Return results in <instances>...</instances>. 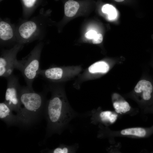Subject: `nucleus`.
Wrapping results in <instances>:
<instances>
[{"label": "nucleus", "mask_w": 153, "mask_h": 153, "mask_svg": "<svg viewBox=\"0 0 153 153\" xmlns=\"http://www.w3.org/2000/svg\"><path fill=\"white\" fill-rule=\"evenodd\" d=\"M44 92H35L33 88L21 86L19 99L21 104L18 119L19 126L28 128L38 122L43 116L46 99Z\"/></svg>", "instance_id": "1"}, {"label": "nucleus", "mask_w": 153, "mask_h": 153, "mask_svg": "<svg viewBox=\"0 0 153 153\" xmlns=\"http://www.w3.org/2000/svg\"><path fill=\"white\" fill-rule=\"evenodd\" d=\"M51 98L46 100L43 116L47 121L46 137H49L54 133H60L68 121V108L60 92H53Z\"/></svg>", "instance_id": "2"}, {"label": "nucleus", "mask_w": 153, "mask_h": 153, "mask_svg": "<svg viewBox=\"0 0 153 153\" xmlns=\"http://www.w3.org/2000/svg\"><path fill=\"white\" fill-rule=\"evenodd\" d=\"M14 67L21 72L27 86L33 88V82L38 75V73L41 69L39 51L35 50L21 60L16 59Z\"/></svg>", "instance_id": "3"}, {"label": "nucleus", "mask_w": 153, "mask_h": 153, "mask_svg": "<svg viewBox=\"0 0 153 153\" xmlns=\"http://www.w3.org/2000/svg\"><path fill=\"white\" fill-rule=\"evenodd\" d=\"M6 78L7 86L4 102L13 112L16 113L18 119L21 108L19 99V91L21 86L19 84L18 77L13 74Z\"/></svg>", "instance_id": "4"}, {"label": "nucleus", "mask_w": 153, "mask_h": 153, "mask_svg": "<svg viewBox=\"0 0 153 153\" xmlns=\"http://www.w3.org/2000/svg\"><path fill=\"white\" fill-rule=\"evenodd\" d=\"M16 51L14 50L2 54L0 57V76L8 77L12 74L16 60Z\"/></svg>", "instance_id": "5"}, {"label": "nucleus", "mask_w": 153, "mask_h": 153, "mask_svg": "<svg viewBox=\"0 0 153 153\" xmlns=\"http://www.w3.org/2000/svg\"><path fill=\"white\" fill-rule=\"evenodd\" d=\"M134 91L137 94H141L143 100L150 102L153 97V83L150 80H141L135 86Z\"/></svg>", "instance_id": "6"}, {"label": "nucleus", "mask_w": 153, "mask_h": 153, "mask_svg": "<svg viewBox=\"0 0 153 153\" xmlns=\"http://www.w3.org/2000/svg\"><path fill=\"white\" fill-rule=\"evenodd\" d=\"M0 118L8 126L19 125L17 116L4 101L0 103Z\"/></svg>", "instance_id": "7"}, {"label": "nucleus", "mask_w": 153, "mask_h": 153, "mask_svg": "<svg viewBox=\"0 0 153 153\" xmlns=\"http://www.w3.org/2000/svg\"><path fill=\"white\" fill-rule=\"evenodd\" d=\"M63 69L61 67H53L46 69H40L38 75L44 79L51 80H58L63 77Z\"/></svg>", "instance_id": "8"}, {"label": "nucleus", "mask_w": 153, "mask_h": 153, "mask_svg": "<svg viewBox=\"0 0 153 153\" xmlns=\"http://www.w3.org/2000/svg\"><path fill=\"white\" fill-rule=\"evenodd\" d=\"M112 98L113 107L117 113H124L130 110L131 107L128 103L118 94H113Z\"/></svg>", "instance_id": "9"}, {"label": "nucleus", "mask_w": 153, "mask_h": 153, "mask_svg": "<svg viewBox=\"0 0 153 153\" xmlns=\"http://www.w3.org/2000/svg\"><path fill=\"white\" fill-rule=\"evenodd\" d=\"M37 29L35 23L31 21L22 24L19 27V32L21 36L25 39H29Z\"/></svg>", "instance_id": "10"}, {"label": "nucleus", "mask_w": 153, "mask_h": 153, "mask_svg": "<svg viewBox=\"0 0 153 153\" xmlns=\"http://www.w3.org/2000/svg\"><path fill=\"white\" fill-rule=\"evenodd\" d=\"M13 36V30L11 26L4 21L0 22V38L4 41L11 39Z\"/></svg>", "instance_id": "11"}, {"label": "nucleus", "mask_w": 153, "mask_h": 153, "mask_svg": "<svg viewBox=\"0 0 153 153\" xmlns=\"http://www.w3.org/2000/svg\"><path fill=\"white\" fill-rule=\"evenodd\" d=\"M79 7L78 3L73 0L67 1L64 5L65 15L68 17H72L76 13Z\"/></svg>", "instance_id": "12"}, {"label": "nucleus", "mask_w": 153, "mask_h": 153, "mask_svg": "<svg viewBox=\"0 0 153 153\" xmlns=\"http://www.w3.org/2000/svg\"><path fill=\"white\" fill-rule=\"evenodd\" d=\"M109 69V66L106 62L101 61L95 62L91 65L88 68L89 72L91 73H105Z\"/></svg>", "instance_id": "13"}, {"label": "nucleus", "mask_w": 153, "mask_h": 153, "mask_svg": "<svg viewBox=\"0 0 153 153\" xmlns=\"http://www.w3.org/2000/svg\"><path fill=\"white\" fill-rule=\"evenodd\" d=\"M121 134L125 135H133L140 137H144L147 133L146 130L141 128H128L122 130Z\"/></svg>", "instance_id": "14"}, {"label": "nucleus", "mask_w": 153, "mask_h": 153, "mask_svg": "<svg viewBox=\"0 0 153 153\" xmlns=\"http://www.w3.org/2000/svg\"><path fill=\"white\" fill-rule=\"evenodd\" d=\"M117 115L110 111L101 112L99 114V117L101 120L104 122L112 124L117 119Z\"/></svg>", "instance_id": "15"}, {"label": "nucleus", "mask_w": 153, "mask_h": 153, "mask_svg": "<svg viewBox=\"0 0 153 153\" xmlns=\"http://www.w3.org/2000/svg\"><path fill=\"white\" fill-rule=\"evenodd\" d=\"M102 11L103 13L108 15V19L110 20L115 19L117 16V12L115 8L112 5L106 4L102 7Z\"/></svg>", "instance_id": "16"}, {"label": "nucleus", "mask_w": 153, "mask_h": 153, "mask_svg": "<svg viewBox=\"0 0 153 153\" xmlns=\"http://www.w3.org/2000/svg\"><path fill=\"white\" fill-rule=\"evenodd\" d=\"M46 150L48 151H45L43 152H47L53 153H67L69 152V149L68 147L62 145L52 150Z\"/></svg>", "instance_id": "17"}, {"label": "nucleus", "mask_w": 153, "mask_h": 153, "mask_svg": "<svg viewBox=\"0 0 153 153\" xmlns=\"http://www.w3.org/2000/svg\"><path fill=\"white\" fill-rule=\"evenodd\" d=\"M103 40V37L101 34H97L95 37L92 39V43L94 44L101 43Z\"/></svg>", "instance_id": "18"}, {"label": "nucleus", "mask_w": 153, "mask_h": 153, "mask_svg": "<svg viewBox=\"0 0 153 153\" xmlns=\"http://www.w3.org/2000/svg\"><path fill=\"white\" fill-rule=\"evenodd\" d=\"M97 34V32L94 30H90L86 32L85 37L88 39H93Z\"/></svg>", "instance_id": "19"}, {"label": "nucleus", "mask_w": 153, "mask_h": 153, "mask_svg": "<svg viewBox=\"0 0 153 153\" xmlns=\"http://www.w3.org/2000/svg\"><path fill=\"white\" fill-rule=\"evenodd\" d=\"M24 5L27 7H31L34 4L36 0H22Z\"/></svg>", "instance_id": "20"}, {"label": "nucleus", "mask_w": 153, "mask_h": 153, "mask_svg": "<svg viewBox=\"0 0 153 153\" xmlns=\"http://www.w3.org/2000/svg\"><path fill=\"white\" fill-rule=\"evenodd\" d=\"M117 2H121L123 1L124 0H114Z\"/></svg>", "instance_id": "21"}]
</instances>
